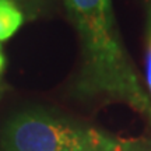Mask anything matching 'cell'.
Segmentation results:
<instances>
[{
    "label": "cell",
    "instance_id": "cell-3",
    "mask_svg": "<svg viewBox=\"0 0 151 151\" xmlns=\"http://www.w3.org/2000/svg\"><path fill=\"white\" fill-rule=\"evenodd\" d=\"M24 21L20 7L10 0L0 1V42L7 41L18 31Z\"/></svg>",
    "mask_w": 151,
    "mask_h": 151
},
{
    "label": "cell",
    "instance_id": "cell-2",
    "mask_svg": "<svg viewBox=\"0 0 151 151\" xmlns=\"http://www.w3.org/2000/svg\"><path fill=\"white\" fill-rule=\"evenodd\" d=\"M4 151H151V137H122L43 112H25L4 132Z\"/></svg>",
    "mask_w": 151,
    "mask_h": 151
},
{
    "label": "cell",
    "instance_id": "cell-1",
    "mask_svg": "<svg viewBox=\"0 0 151 151\" xmlns=\"http://www.w3.org/2000/svg\"><path fill=\"white\" fill-rule=\"evenodd\" d=\"M65 6L81 45L74 92L124 102L151 123V98L124 50L112 0H65Z\"/></svg>",
    "mask_w": 151,
    "mask_h": 151
},
{
    "label": "cell",
    "instance_id": "cell-5",
    "mask_svg": "<svg viewBox=\"0 0 151 151\" xmlns=\"http://www.w3.org/2000/svg\"><path fill=\"white\" fill-rule=\"evenodd\" d=\"M0 1H1V0H0ZM10 1H13V3H16L17 4V1H18V0H10Z\"/></svg>",
    "mask_w": 151,
    "mask_h": 151
},
{
    "label": "cell",
    "instance_id": "cell-4",
    "mask_svg": "<svg viewBox=\"0 0 151 151\" xmlns=\"http://www.w3.org/2000/svg\"><path fill=\"white\" fill-rule=\"evenodd\" d=\"M144 84L151 98V0H148V22H147V49L144 63Z\"/></svg>",
    "mask_w": 151,
    "mask_h": 151
}]
</instances>
